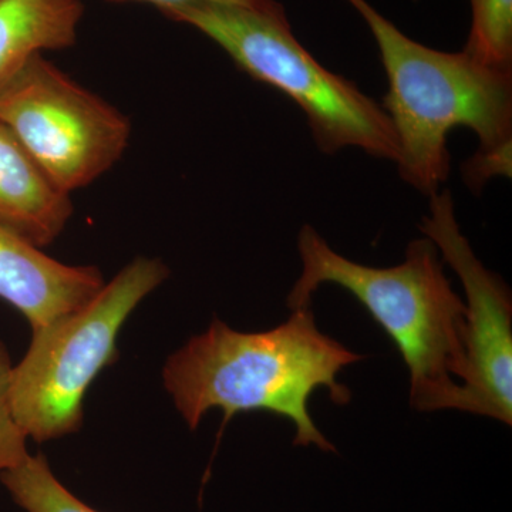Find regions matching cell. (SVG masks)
Returning a JSON list of instances; mask_svg holds the SVG:
<instances>
[{
	"label": "cell",
	"instance_id": "cell-7",
	"mask_svg": "<svg viewBox=\"0 0 512 512\" xmlns=\"http://www.w3.org/2000/svg\"><path fill=\"white\" fill-rule=\"evenodd\" d=\"M420 231L433 241L466 293V363L461 412L512 424V299L508 286L477 258L461 232L450 191L430 197Z\"/></svg>",
	"mask_w": 512,
	"mask_h": 512
},
{
	"label": "cell",
	"instance_id": "cell-3",
	"mask_svg": "<svg viewBox=\"0 0 512 512\" xmlns=\"http://www.w3.org/2000/svg\"><path fill=\"white\" fill-rule=\"evenodd\" d=\"M375 37L389 92L384 110L399 140L400 175L423 194L439 192L450 173L447 141L467 127L480 151L512 147V72L464 52L431 49L403 33L367 0H346Z\"/></svg>",
	"mask_w": 512,
	"mask_h": 512
},
{
	"label": "cell",
	"instance_id": "cell-14",
	"mask_svg": "<svg viewBox=\"0 0 512 512\" xmlns=\"http://www.w3.org/2000/svg\"><path fill=\"white\" fill-rule=\"evenodd\" d=\"M512 147L500 148V150L480 151L476 156L468 160L464 165V178L471 188L481 190L483 185L493 177L503 175L511 177Z\"/></svg>",
	"mask_w": 512,
	"mask_h": 512
},
{
	"label": "cell",
	"instance_id": "cell-1",
	"mask_svg": "<svg viewBox=\"0 0 512 512\" xmlns=\"http://www.w3.org/2000/svg\"><path fill=\"white\" fill-rule=\"evenodd\" d=\"M363 359L320 332L311 306H303L265 332H238L212 320L168 357L163 383L191 430L214 409L224 413V427L239 413H272L295 423V446L336 451L309 414V399L328 389L333 402L348 404L352 394L336 379Z\"/></svg>",
	"mask_w": 512,
	"mask_h": 512
},
{
	"label": "cell",
	"instance_id": "cell-12",
	"mask_svg": "<svg viewBox=\"0 0 512 512\" xmlns=\"http://www.w3.org/2000/svg\"><path fill=\"white\" fill-rule=\"evenodd\" d=\"M470 6L463 52L483 66L512 72V0H470Z\"/></svg>",
	"mask_w": 512,
	"mask_h": 512
},
{
	"label": "cell",
	"instance_id": "cell-13",
	"mask_svg": "<svg viewBox=\"0 0 512 512\" xmlns=\"http://www.w3.org/2000/svg\"><path fill=\"white\" fill-rule=\"evenodd\" d=\"M12 369L8 349L0 339V476L30 454L28 436L20 429L10 400Z\"/></svg>",
	"mask_w": 512,
	"mask_h": 512
},
{
	"label": "cell",
	"instance_id": "cell-10",
	"mask_svg": "<svg viewBox=\"0 0 512 512\" xmlns=\"http://www.w3.org/2000/svg\"><path fill=\"white\" fill-rule=\"evenodd\" d=\"M82 0H0V83L30 57L77 40Z\"/></svg>",
	"mask_w": 512,
	"mask_h": 512
},
{
	"label": "cell",
	"instance_id": "cell-2",
	"mask_svg": "<svg viewBox=\"0 0 512 512\" xmlns=\"http://www.w3.org/2000/svg\"><path fill=\"white\" fill-rule=\"evenodd\" d=\"M302 272L288 296L291 311L311 306L320 286L338 285L357 299L399 349L410 372V403L417 412L460 410L466 363V303L444 272L429 238L414 239L402 264L373 268L333 251L315 228L298 239Z\"/></svg>",
	"mask_w": 512,
	"mask_h": 512
},
{
	"label": "cell",
	"instance_id": "cell-11",
	"mask_svg": "<svg viewBox=\"0 0 512 512\" xmlns=\"http://www.w3.org/2000/svg\"><path fill=\"white\" fill-rule=\"evenodd\" d=\"M13 503L25 512H100L64 487L43 454H29L0 476Z\"/></svg>",
	"mask_w": 512,
	"mask_h": 512
},
{
	"label": "cell",
	"instance_id": "cell-15",
	"mask_svg": "<svg viewBox=\"0 0 512 512\" xmlns=\"http://www.w3.org/2000/svg\"><path fill=\"white\" fill-rule=\"evenodd\" d=\"M111 2H138L150 3L156 6L161 12L164 10L178 8V6L191 5V3H220V5H241L252 6L262 0H111Z\"/></svg>",
	"mask_w": 512,
	"mask_h": 512
},
{
	"label": "cell",
	"instance_id": "cell-8",
	"mask_svg": "<svg viewBox=\"0 0 512 512\" xmlns=\"http://www.w3.org/2000/svg\"><path fill=\"white\" fill-rule=\"evenodd\" d=\"M104 284L96 266L63 264L0 225V299L28 319L32 332L76 311Z\"/></svg>",
	"mask_w": 512,
	"mask_h": 512
},
{
	"label": "cell",
	"instance_id": "cell-6",
	"mask_svg": "<svg viewBox=\"0 0 512 512\" xmlns=\"http://www.w3.org/2000/svg\"><path fill=\"white\" fill-rule=\"evenodd\" d=\"M0 121L70 195L119 163L131 138L126 114L43 55L0 83Z\"/></svg>",
	"mask_w": 512,
	"mask_h": 512
},
{
	"label": "cell",
	"instance_id": "cell-4",
	"mask_svg": "<svg viewBox=\"0 0 512 512\" xmlns=\"http://www.w3.org/2000/svg\"><path fill=\"white\" fill-rule=\"evenodd\" d=\"M161 13L198 30L252 79L298 104L323 153L359 148L380 160H399V140L382 104L316 60L293 35L281 3H191Z\"/></svg>",
	"mask_w": 512,
	"mask_h": 512
},
{
	"label": "cell",
	"instance_id": "cell-9",
	"mask_svg": "<svg viewBox=\"0 0 512 512\" xmlns=\"http://www.w3.org/2000/svg\"><path fill=\"white\" fill-rule=\"evenodd\" d=\"M72 217V195L50 181L0 121V225L45 248Z\"/></svg>",
	"mask_w": 512,
	"mask_h": 512
},
{
	"label": "cell",
	"instance_id": "cell-5",
	"mask_svg": "<svg viewBox=\"0 0 512 512\" xmlns=\"http://www.w3.org/2000/svg\"><path fill=\"white\" fill-rule=\"evenodd\" d=\"M168 275L160 259L138 256L89 302L32 332L10 379L13 414L28 439L45 443L82 429L84 397L119 357L124 323Z\"/></svg>",
	"mask_w": 512,
	"mask_h": 512
}]
</instances>
